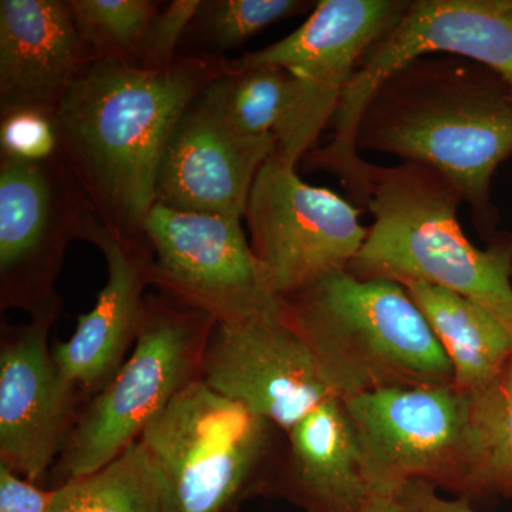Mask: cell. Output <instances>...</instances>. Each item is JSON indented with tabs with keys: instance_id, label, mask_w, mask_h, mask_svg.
I'll return each mask as SVG.
<instances>
[{
	"instance_id": "1",
	"label": "cell",
	"mask_w": 512,
	"mask_h": 512,
	"mask_svg": "<svg viewBox=\"0 0 512 512\" xmlns=\"http://www.w3.org/2000/svg\"><path fill=\"white\" fill-rule=\"evenodd\" d=\"M228 72L227 57L184 53L158 72L114 60L84 67L53 120L59 156L104 227L144 238L174 127L192 100Z\"/></svg>"
},
{
	"instance_id": "30",
	"label": "cell",
	"mask_w": 512,
	"mask_h": 512,
	"mask_svg": "<svg viewBox=\"0 0 512 512\" xmlns=\"http://www.w3.org/2000/svg\"><path fill=\"white\" fill-rule=\"evenodd\" d=\"M511 245H512V234H511Z\"/></svg>"
},
{
	"instance_id": "18",
	"label": "cell",
	"mask_w": 512,
	"mask_h": 512,
	"mask_svg": "<svg viewBox=\"0 0 512 512\" xmlns=\"http://www.w3.org/2000/svg\"><path fill=\"white\" fill-rule=\"evenodd\" d=\"M286 436L276 494L303 512H362L375 497L342 399L330 397Z\"/></svg>"
},
{
	"instance_id": "16",
	"label": "cell",
	"mask_w": 512,
	"mask_h": 512,
	"mask_svg": "<svg viewBox=\"0 0 512 512\" xmlns=\"http://www.w3.org/2000/svg\"><path fill=\"white\" fill-rule=\"evenodd\" d=\"M84 241L103 252L107 282L92 311L77 318L67 342H57L53 359L76 390H100L136 345L147 315L148 286L153 285V254L146 238H124L104 227L96 215L87 222Z\"/></svg>"
},
{
	"instance_id": "11",
	"label": "cell",
	"mask_w": 512,
	"mask_h": 512,
	"mask_svg": "<svg viewBox=\"0 0 512 512\" xmlns=\"http://www.w3.org/2000/svg\"><path fill=\"white\" fill-rule=\"evenodd\" d=\"M241 220L154 205L143 227L153 254V285L217 322L281 313V301L266 285Z\"/></svg>"
},
{
	"instance_id": "2",
	"label": "cell",
	"mask_w": 512,
	"mask_h": 512,
	"mask_svg": "<svg viewBox=\"0 0 512 512\" xmlns=\"http://www.w3.org/2000/svg\"><path fill=\"white\" fill-rule=\"evenodd\" d=\"M356 148L434 168L463 194L478 235L500 234L491 187L512 156V89L484 64L451 55L403 64L367 101Z\"/></svg>"
},
{
	"instance_id": "26",
	"label": "cell",
	"mask_w": 512,
	"mask_h": 512,
	"mask_svg": "<svg viewBox=\"0 0 512 512\" xmlns=\"http://www.w3.org/2000/svg\"><path fill=\"white\" fill-rule=\"evenodd\" d=\"M201 0H174L158 13L148 36L140 69L165 70L180 56L178 45L184 40L188 26L200 6Z\"/></svg>"
},
{
	"instance_id": "13",
	"label": "cell",
	"mask_w": 512,
	"mask_h": 512,
	"mask_svg": "<svg viewBox=\"0 0 512 512\" xmlns=\"http://www.w3.org/2000/svg\"><path fill=\"white\" fill-rule=\"evenodd\" d=\"M201 379L285 433L336 397L282 309L268 318L215 323L202 355Z\"/></svg>"
},
{
	"instance_id": "5",
	"label": "cell",
	"mask_w": 512,
	"mask_h": 512,
	"mask_svg": "<svg viewBox=\"0 0 512 512\" xmlns=\"http://www.w3.org/2000/svg\"><path fill=\"white\" fill-rule=\"evenodd\" d=\"M375 497L420 481L471 501L488 493L473 393L454 383L343 400Z\"/></svg>"
},
{
	"instance_id": "9",
	"label": "cell",
	"mask_w": 512,
	"mask_h": 512,
	"mask_svg": "<svg viewBox=\"0 0 512 512\" xmlns=\"http://www.w3.org/2000/svg\"><path fill=\"white\" fill-rule=\"evenodd\" d=\"M362 212L336 192L305 183L276 153L268 158L244 218L266 285L279 301L349 271L369 229Z\"/></svg>"
},
{
	"instance_id": "4",
	"label": "cell",
	"mask_w": 512,
	"mask_h": 512,
	"mask_svg": "<svg viewBox=\"0 0 512 512\" xmlns=\"http://www.w3.org/2000/svg\"><path fill=\"white\" fill-rule=\"evenodd\" d=\"M281 309L339 399L454 383L446 352L397 282L342 272L282 298Z\"/></svg>"
},
{
	"instance_id": "19",
	"label": "cell",
	"mask_w": 512,
	"mask_h": 512,
	"mask_svg": "<svg viewBox=\"0 0 512 512\" xmlns=\"http://www.w3.org/2000/svg\"><path fill=\"white\" fill-rule=\"evenodd\" d=\"M444 349L454 384L476 392L493 382L512 357V333L480 305L439 286L403 284Z\"/></svg>"
},
{
	"instance_id": "15",
	"label": "cell",
	"mask_w": 512,
	"mask_h": 512,
	"mask_svg": "<svg viewBox=\"0 0 512 512\" xmlns=\"http://www.w3.org/2000/svg\"><path fill=\"white\" fill-rule=\"evenodd\" d=\"M215 82L174 127L158 171L156 204L244 218L256 175L276 151V137H245L229 126Z\"/></svg>"
},
{
	"instance_id": "8",
	"label": "cell",
	"mask_w": 512,
	"mask_h": 512,
	"mask_svg": "<svg viewBox=\"0 0 512 512\" xmlns=\"http://www.w3.org/2000/svg\"><path fill=\"white\" fill-rule=\"evenodd\" d=\"M274 427L198 379L140 440L163 468L175 512H231L262 485Z\"/></svg>"
},
{
	"instance_id": "24",
	"label": "cell",
	"mask_w": 512,
	"mask_h": 512,
	"mask_svg": "<svg viewBox=\"0 0 512 512\" xmlns=\"http://www.w3.org/2000/svg\"><path fill=\"white\" fill-rule=\"evenodd\" d=\"M471 393L488 493L512 495V357L493 382Z\"/></svg>"
},
{
	"instance_id": "28",
	"label": "cell",
	"mask_w": 512,
	"mask_h": 512,
	"mask_svg": "<svg viewBox=\"0 0 512 512\" xmlns=\"http://www.w3.org/2000/svg\"><path fill=\"white\" fill-rule=\"evenodd\" d=\"M394 498L404 512H478L467 498L446 500L437 494L436 487L420 481L404 485Z\"/></svg>"
},
{
	"instance_id": "17",
	"label": "cell",
	"mask_w": 512,
	"mask_h": 512,
	"mask_svg": "<svg viewBox=\"0 0 512 512\" xmlns=\"http://www.w3.org/2000/svg\"><path fill=\"white\" fill-rule=\"evenodd\" d=\"M89 63L67 0L0 2V117L39 111L55 119Z\"/></svg>"
},
{
	"instance_id": "23",
	"label": "cell",
	"mask_w": 512,
	"mask_h": 512,
	"mask_svg": "<svg viewBox=\"0 0 512 512\" xmlns=\"http://www.w3.org/2000/svg\"><path fill=\"white\" fill-rule=\"evenodd\" d=\"M309 0H201L183 42L190 40V55L225 57L252 37L282 20L315 9Z\"/></svg>"
},
{
	"instance_id": "3",
	"label": "cell",
	"mask_w": 512,
	"mask_h": 512,
	"mask_svg": "<svg viewBox=\"0 0 512 512\" xmlns=\"http://www.w3.org/2000/svg\"><path fill=\"white\" fill-rule=\"evenodd\" d=\"M463 202L456 185L427 165H375L366 204L373 222L348 272L456 292L512 333L511 234L477 248L458 221Z\"/></svg>"
},
{
	"instance_id": "22",
	"label": "cell",
	"mask_w": 512,
	"mask_h": 512,
	"mask_svg": "<svg viewBox=\"0 0 512 512\" xmlns=\"http://www.w3.org/2000/svg\"><path fill=\"white\" fill-rule=\"evenodd\" d=\"M89 62L140 67L158 3L150 0H67Z\"/></svg>"
},
{
	"instance_id": "25",
	"label": "cell",
	"mask_w": 512,
	"mask_h": 512,
	"mask_svg": "<svg viewBox=\"0 0 512 512\" xmlns=\"http://www.w3.org/2000/svg\"><path fill=\"white\" fill-rule=\"evenodd\" d=\"M0 154L40 161L59 154L55 120L39 111H16L0 117Z\"/></svg>"
},
{
	"instance_id": "10",
	"label": "cell",
	"mask_w": 512,
	"mask_h": 512,
	"mask_svg": "<svg viewBox=\"0 0 512 512\" xmlns=\"http://www.w3.org/2000/svg\"><path fill=\"white\" fill-rule=\"evenodd\" d=\"M410 0H320L309 18L279 42L231 59L235 66L288 70L298 100L276 136V156L296 167L318 146L367 53L396 26Z\"/></svg>"
},
{
	"instance_id": "21",
	"label": "cell",
	"mask_w": 512,
	"mask_h": 512,
	"mask_svg": "<svg viewBox=\"0 0 512 512\" xmlns=\"http://www.w3.org/2000/svg\"><path fill=\"white\" fill-rule=\"evenodd\" d=\"M229 126L245 137L278 136L298 100L295 77L272 64L235 66L215 82Z\"/></svg>"
},
{
	"instance_id": "27",
	"label": "cell",
	"mask_w": 512,
	"mask_h": 512,
	"mask_svg": "<svg viewBox=\"0 0 512 512\" xmlns=\"http://www.w3.org/2000/svg\"><path fill=\"white\" fill-rule=\"evenodd\" d=\"M56 491L46 490L0 464V512H50Z\"/></svg>"
},
{
	"instance_id": "12",
	"label": "cell",
	"mask_w": 512,
	"mask_h": 512,
	"mask_svg": "<svg viewBox=\"0 0 512 512\" xmlns=\"http://www.w3.org/2000/svg\"><path fill=\"white\" fill-rule=\"evenodd\" d=\"M94 211L59 154L40 161L0 154V305L33 313L53 286L73 239Z\"/></svg>"
},
{
	"instance_id": "7",
	"label": "cell",
	"mask_w": 512,
	"mask_h": 512,
	"mask_svg": "<svg viewBox=\"0 0 512 512\" xmlns=\"http://www.w3.org/2000/svg\"><path fill=\"white\" fill-rule=\"evenodd\" d=\"M217 320L165 295L148 296L133 353L74 423L60 457V478L87 476L140 439L194 380Z\"/></svg>"
},
{
	"instance_id": "6",
	"label": "cell",
	"mask_w": 512,
	"mask_h": 512,
	"mask_svg": "<svg viewBox=\"0 0 512 512\" xmlns=\"http://www.w3.org/2000/svg\"><path fill=\"white\" fill-rule=\"evenodd\" d=\"M430 55L484 64L512 89V0H410L363 59L330 123L328 143L303 158L305 167L335 175L353 197L365 192L372 163L357 151L356 133L367 101L384 77Z\"/></svg>"
},
{
	"instance_id": "20",
	"label": "cell",
	"mask_w": 512,
	"mask_h": 512,
	"mask_svg": "<svg viewBox=\"0 0 512 512\" xmlns=\"http://www.w3.org/2000/svg\"><path fill=\"white\" fill-rule=\"evenodd\" d=\"M56 488L50 512H175L163 468L140 439L100 470Z\"/></svg>"
},
{
	"instance_id": "14",
	"label": "cell",
	"mask_w": 512,
	"mask_h": 512,
	"mask_svg": "<svg viewBox=\"0 0 512 512\" xmlns=\"http://www.w3.org/2000/svg\"><path fill=\"white\" fill-rule=\"evenodd\" d=\"M50 296L0 350V464L40 484L72 431L77 390L60 373L49 335L62 311Z\"/></svg>"
},
{
	"instance_id": "29",
	"label": "cell",
	"mask_w": 512,
	"mask_h": 512,
	"mask_svg": "<svg viewBox=\"0 0 512 512\" xmlns=\"http://www.w3.org/2000/svg\"><path fill=\"white\" fill-rule=\"evenodd\" d=\"M362 512H404L402 505L393 497H373Z\"/></svg>"
}]
</instances>
